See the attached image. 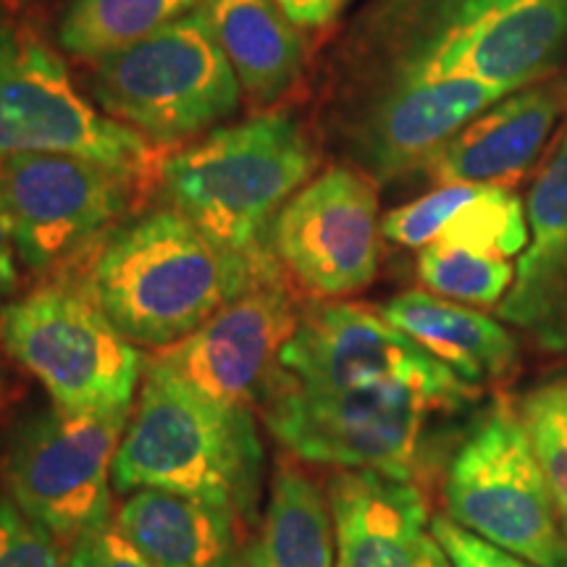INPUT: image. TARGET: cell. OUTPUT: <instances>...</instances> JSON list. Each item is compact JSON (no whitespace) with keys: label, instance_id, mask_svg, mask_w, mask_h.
<instances>
[{"label":"cell","instance_id":"cell-1","mask_svg":"<svg viewBox=\"0 0 567 567\" xmlns=\"http://www.w3.org/2000/svg\"><path fill=\"white\" fill-rule=\"evenodd\" d=\"M271 276V252H234L179 210L161 208L116 226L80 287L132 344L168 350Z\"/></svg>","mask_w":567,"mask_h":567},{"label":"cell","instance_id":"cell-2","mask_svg":"<svg viewBox=\"0 0 567 567\" xmlns=\"http://www.w3.org/2000/svg\"><path fill=\"white\" fill-rule=\"evenodd\" d=\"M113 488L187 496L258 526L266 450L252 410L205 396L153 360L113 457Z\"/></svg>","mask_w":567,"mask_h":567},{"label":"cell","instance_id":"cell-3","mask_svg":"<svg viewBox=\"0 0 567 567\" xmlns=\"http://www.w3.org/2000/svg\"><path fill=\"white\" fill-rule=\"evenodd\" d=\"M379 74L517 92L567 59V0H386Z\"/></svg>","mask_w":567,"mask_h":567},{"label":"cell","instance_id":"cell-4","mask_svg":"<svg viewBox=\"0 0 567 567\" xmlns=\"http://www.w3.org/2000/svg\"><path fill=\"white\" fill-rule=\"evenodd\" d=\"M316 168L308 134L289 113L224 126L161 168L168 203L218 245L268 255L274 218Z\"/></svg>","mask_w":567,"mask_h":567},{"label":"cell","instance_id":"cell-5","mask_svg":"<svg viewBox=\"0 0 567 567\" xmlns=\"http://www.w3.org/2000/svg\"><path fill=\"white\" fill-rule=\"evenodd\" d=\"M0 344L63 413H132L145 358L74 281L42 284L6 302Z\"/></svg>","mask_w":567,"mask_h":567},{"label":"cell","instance_id":"cell-6","mask_svg":"<svg viewBox=\"0 0 567 567\" xmlns=\"http://www.w3.org/2000/svg\"><path fill=\"white\" fill-rule=\"evenodd\" d=\"M239 80L200 11L97 61L90 95L147 142H179L239 109Z\"/></svg>","mask_w":567,"mask_h":567},{"label":"cell","instance_id":"cell-7","mask_svg":"<svg viewBox=\"0 0 567 567\" xmlns=\"http://www.w3.org/2000/svg\"><path fill=\"white\" fill-rule=\"evenodd\" d=\"M271 384L313 392H400L455 413L478 400L465 384L381 310L358 302H318L300 310Z\"/></svg>","mask_w":567,"mask_h":567},{"label":"cell","instance_id":"cell-8","mask_svg":"<svg viewBox=\"0 0 567 567\" xmlns=\"http://www.w3.org/2000/svg\"><path fill=\"white\" fill-rule=\"evenodd\" d=\"M130 415H74L51 402L21 415L6 434V494L63 549L116 520L113 457Z\"/></svg>","mask_w":567,"mask_h":567},{"label":"cell","instance_id":"cell-9","mask_svg":"<svg viewBox=\"0 0 567 567\" xmlns=\"http://www.w3.org/2000/svg\"><path fill=\"white\" fill-rule=\"evenodd\" d=\"M13 153L76 155L132 179L153 161L147 140L95 109L30 21L0 3V155Z\"/></svg>","mask_w":567,"mask_h":567},{"label":"cell","instance_id":"cell-10","mask_svg":"<svg viewBox=\"0 0 567 567\" xmlns=\"http://www.w3.org/2000/svg\"><path fill=\"white\" fill-rule=\"evenodd\" d=\"M446 517L534 567H567V538L526 423L507 402L488 410L452 457Z\"/></svg>","mask_w":567,"mask_h":567},{"label":"cell","instance_id":"cell-11","mask_svg":"<svg viewBox=\"0 0 567 567\" xmlns=\"http://www.w3.org/2000/svg\"><path fill=\"white\" fill-rule=\"evenodd\" d=\"M268 434L289 455L339 471L408 478L421 467L429 402L400 392H313L271 384L260 400Z\"/></svg>","mask_w":567,"mask_h":567},{"label":"cell","instance_id":"cell-12","mask_svg":"<svg viewBox=\"0 0 567 567\" xmlns=\"http://www.w3.org/2000/svg\"><path fill=\"white\" fill-rule=\"evenodd\" d=\"M132 176L61 153L0 155V197L19 260L32 274L66 271L116 229Z\"/></svg>","mask_w":567,"mask_h":567},{"label":"cell","instance_id":"cell-13","mask_svg":"<svg viewBox=\"0 0 567 567\" xmlns=\"http://www.w3.org/2000/svg\"><path fill=\"white\" fill-rule=\"evenodd\" d=\"M268 250L318 297L360 292L379 274V195L368 174L337 166L308 182L268 229Z\"/></svg>","mask_w":567,"mask_h":567},{"label":"cell","instance_id":"cell-14","mask_svg":"<svg viewBox=\"0 0 567 567\" xmlns=\"http://www.w3.org/2000/svg\"><path fill=\"white\" fill-rule=\"evenodd\" d=\"M513 92L473 80L379 74L354 105L347 147L360 172L379 182L425 168L463 126Z\"/></svg>","mask_w":567,"mask_h":567},{"label":"cell","instance_id":"cell-15","mask_svg":"<svg viewBox=\"0 0 567 567\" xmlns=\"http://www.w3.org/2000/svg\"><path fill=\"white\" fill-rule=\"evenodd\" d=\"M297 316L289 289L271 276L163 350L155 363L205 396L252 410L271 386Z\"/></svg>","mask_w":567,"mask_h":567},{"label":"cell","instance_id":"cell-16","mask_svg":"<svg viewBox=\"0 0 567 567\" xmlns=\"http://www.w3.org/2000/svg\"><path fill=\"white\" fill-rule=\"evenodd\" d=\"M337 567H452L413 481L375 471L329 478Z\"/></svg>","mask_w":567,"mask_h":567},{"label":"cell","instance_id":"cell-17","mask_svg":"<svg viewBox=\"0 0 567 567\" xmlns=\"http://www.w3.org/2000/svg\"><path fill=\"white\" fill-rule=\"evenodd\" d=\"M563 84H534L471 118L431 158L436 184L509 187L534 166L565 111Z\"/></svg>","mask_w":567,"mask_h":567},{"label":"cell","instance_id":"cell-18","mask_svg":"<svg viewBox=\"0 0 567 567\" xmlns=\"http://www.w3.org/2000/svg\"><path fill=\"white\" fill-rule=\"evenodd\" d=\"M526 216L528 247L499 318L547 350L567 352V137L530 187Z\"/></svg>","mask_w":567,"mask_h":567},{"label":"cell","instance_id":"cell-19","mask_svg":"<svg viewBox=\"0 0 567 567\" xmlns=\"http://www.w3.org/2000/svg\"><path fill=\"white\" fill-rule=\"evenodd\" d=\"M116 526L158 567H247L245 526L205 502L142 488L118 507Z\"/></svg>","mask_w":567,"mask_h":567},{"label":"cell","instance_id":"cell-20","mask_svg":"<svg viewBox=\"0 0 567 567\" xmlns=\"http://www.w3.org/2000/svg\"><path fill=\"white\" fill-rule=\"evenodd\" d=\"M381 316L471 386L505 379L517 363V344L505 326L463 302L405 292L381 305Z\"/></svg>","mask_w":567,"mask_h":567},{"label":"cell","instance_id":"cell-21","mask_svg":"<svg viewBox=\"0 0 567 567\" xmlns=\"http://www.w3.org/2000/svg\"><path fill=\"white\" fill-rule=\"evenodd\" d=\"M197 11L252 101H279L297 82L305 66V40L274 0H203Z\"/></svg>","mask_w":567,"mask_h":567},{"label":"cell","instance_id":"cell-22","mask_svg":"<svg viewBox=\"0 0 567 567\" xmlns=\"http://www.w3.org/2000/svg\"><path fill=\"white\" fill-rule=\"evenodd\" d=\"M334 551L329 499L302 467L284 460L247 544V567H337Z\"/></svg>","mask_w":567,"mask_h":567},{"label":"cell","instance_id":"cell-23","mask_svg":"<svg viewBox=\"0 0 567 567\" xmlns=\"http://www.w3.org/2000/svg\"><path fill=\"white\" fill-rule=\"evenodd\" d=\"M203 0H74L59 24V45L76 59L105 55L151 38Z\"/></svg>","mask_w":567,"mask_h":567},{"label":"cell","instance_id":"cell-24","mask_svg":"<svg viewBox=\"0 0 567 567\" xmlns=\"http://www.w3.org/2000/svg\"><path fill=\"white\" fill-rule=\"evenodd\" d=\"M417 276L431 292L463 305H496L515 281L507 258L467 247L431 243L417 255Z\"/></svg>","mask_w":567,"mask_h":567},{"label":"cell","instance_id":"cell-25","mask_svg":"<svg viewBox=\"0 0 567 567\" xmlns=\"http://www.w3.org/2000/svg\"><path fill=\"white\" fill-rule=\"evenodd\" d=\"M436 243L513 258L528 247V216L507 187H481L444 224Z\"/></svg>","mask_w":567,"mask_h":567},{"label":"cell","instance_id":"cell-26","mask_svg":"<svg viewBox=\"0 0 567 567\" xmlns=\"http://www.w3.org/2000/svg\"><path fill=\"white\" fill-rule=\"evenodd\" d=\"M536 460L542 465L551 502L567 528V384L538 386L523 400L520 410Z\"/></svg>","mask_w":567,"mask_h":567},{"label":"cell","instance_id":"cell-27","mask_svg":"<svg viewBox=\"0 0 567 567\" xmlns=\"http://www.w3.org/2000/svg\"><path fill=\"white\" fill-rule=\"evenodd\" d=\"M0 567H69L66 549L0 496Z\"/></svg>","mask_w":567,"mask_h":567},{"label":"cell","instance_id":"cell-28","mask_svg":"<svg viewBox=\"0 0 567 567\" xmlns=\"http://www.w3.org/2000/svg\"><path fill=\"white\" fill-rule=\"evenodd\" d=\"M66 557L69 567H158L145 551L134 547L116 520L69 544Z\"/></svg>","mask_w":567,"mask_h":567},{"label":"cell","instance_id":"cell-29","mask_svg":"<svg viewBox=\"0 0 567 567\" xmlns=\"http://www.w3.org/2000/svg\"><path fill=\"white\" fill-rule=\"evenodd\" d=\"M431 526H434V534L444 547L446 557H450L452 567H534L526 559L507 555V551L484 542V538L471 534V530L460 528L457 523H452L444 515L434 517Z\"/></svg>","mask_w":567,"mask_h":567},{"label":"cell","instance_id":"cell-30","mask_svg":"<svg viewBox=\"0 0 567 567\" xmlns=\"http://www.w3.org/2000/svg\"><path fill=\"white\" fill-rule=\"evenodd\" d=\"M274 3L300 30H318V27L331 24L350 0H274Z\"/></svg>","mask_w":567,"mask_h":567},{"label":"cell","instance_id":"cell-31","mask_svg":"<svg viewBox=\"0 0 567 567\" xmlns=\"http://www.w3.org/2000/svg\"><path fill=\"white\" fill-rule=\"evenodd\" d=\"M19 289V250L13 239V226L0 197V308L13 300Z\"/></svg>","mask_w":567,"mask_h":567},{"label":"cell","instance_id":"cell-32","mask_svg":"<svg viewBox=\"0 0 567 567\" xmlns=\"http://www.w3.org/2000/svg\"><path fill=\"white\" fill-rule=\"evenodd\" d=\"M0 394H3V375H0Z\"/></svg>","mask_w":567,"mask_h":567}]
</instances>
